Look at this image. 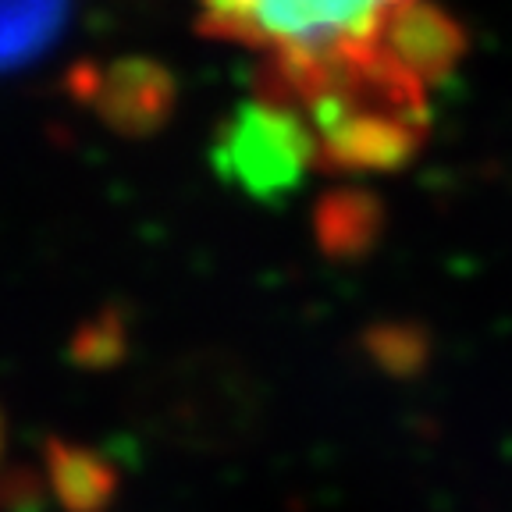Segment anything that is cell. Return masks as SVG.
Segmentation results:
<instances>
[{
    "label": "cell",
    "mask_w": 512,
    "mask_h": 512,
    "mask_svg": "<svg viewBox=\"0 0 512 512\" xmlns=\"http://www.w3.org/2000/svg\"><path fill=\"white\" fill-rule=\"evenodd\" d=\"M47 466L50 480H54L57 498L75 512H93L104 509L114 495V470L111 463L86 452L68 441H50L47 445Z\"/></svg>",
    "instance_id": "obj_5"
},
{
    "label": "cell",
    "mask_w": 512,
    "mask_h": 512,
    "mask_svg": "<svg viewBox=\"0 0 512 512\" xmlns=\"http://www.w3.org/2000/svg\"><path fill=\"white\" fill-rule=\"evenodd\" d=\"M72 0H0V75L40 61L68 22Z\"/></svg>",
    "instance_id": "obj_4"
},
{
    "label": "cell",
    "mask_w": 512,
    "mask_h": 512,
    "mask_svg": "<svg viewBox=\"0 0 512 512\" xmlns=\"http://www.w3.org/2000/svg\"><path fill=\"white\" fill-rule=\"evenodd\" d=\"M200 32L253 50L256 96L288 107L370 79L434 96L466 50L438 0H200Z\"/></svg>",
    "instance_id": "obj_1"
},
{
    "label": "cell",
    "mask_w": 512,
    "mask_h": 512,
    "mask_svg": "<svg viewBox=\"0 0 512 512\" xmlns=\"http://www.w3.org/2000/svg\"><path fill=\"white\" fill-rule=\"evenodd\" d=\"M210 164L249 200H281L317 168V139L299 111L253 96L217 125Z\"/></svg>",
    "instance_id": "obj_2"
},
{
    "label": "cell",
    "mask_w": 512,
    "mask_h": 512,
    "mask_svg": "<svg viewBox=\"0 0 512 512\" xmlns=\"http://www.w3.org/2000/svg\"><path fill=\"white\" fill-rule=\"evenodd\" d=\"M0 452H4V420H0Z\"/></svg>",
    "instance_id": "obj_7"
},
{
    "label": "cell",
    "mask_w": 512,
    "mask_h": 512,
    "mask_svg": "<svg viewBox=\"0 0 512 512\" xmlns=\"http://www.w3.org/2000/svg\"><path fill=\"white\" fill-rule=\"evenodd\" d=\"M68 89L96 118L125 139L153 136L175 114V75L153 57H114L107 64H79Z\"/></svg>",
    "instance_id": "obj_3"
},
{
    "label": "cell",
    "mask_w": 512,
    "mask_h": 512,
    "mask_svg": "<svg viewBox=\"0 0 512 512\" xmlns=\"http://www.w3.org/2000/svg\"><path fill=\"white\" fill-rule=\"evenodd\" d=\"M121 342H125V335H121L118 317L107 313V317L93 320V324L82 328V335L75 338V352H79V360H86V363H96V360L107 363L118 356Z\"/></svg>",
    "instance_id": "obj_6"
}]
</instances>
